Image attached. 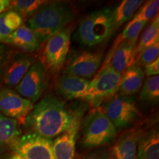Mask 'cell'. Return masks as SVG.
<instances>
[{"mask_svg": "<svg viewBox=\"0 0 159 159\" xmlns=\"http://www.w3.org/2000/svg\"><path fill=\"white\" fill-rule=\"evenodd\" d=\"M75 110H69L65 101L53 94L42 97L27 116L24 126L46 139L63 134L72 122Z\"/></svg>", "mask_w": 159, "mask_h": 159, "instance_id": "cell-1", "label": "cell"}, {"mask_svg": "<svg viewBox=\"0 0 159 159\" xmlns=\"http://www.w3.org/2000/svg\"><path fill=\"white\" fill-rule=\"evenodd\" d=\"M75 17L74 9L66 2H47L27 20V26L42 44L68 27Z\"/></svg>", "mask_w": 159, "mask_h": 159, "instance_id": "cell-2", "label": "cell"}, {"mask_svg": "<svg viewBox=\"0 0 159 159\" xmlns=\"http://www.w3.org/2000/svg\"><path fill=\"white\" fill-rule=\"evenodd\" d=\"M114 8L103 7L91 12L79 23L75 33V41L85 47H94L108 40L116 31Z\"/></svg>", "mask_w": 159, "mask_h": 159, "instance_id": "cell-3", "label": "cell"}, {"mask_svg": "<svg viewBox=\"0 0 159 159\" xmlns=\"http://www.w3.org/2000/svg\"><path fill=\"white\" fill-rule=\"evenodd\" d=\"M81 144L85 148H96L114 141L116 129L100 107L93 108L83 116L80 123Z\"/></svg>", "mask_w": 159, "mask_h": 159, "instance_id": "cell-4", "label": "cell"}, {"mask_svg": "<svg viewBox=\"0 0 159 159\" xmlns=\"http://www.w3.org/2000/svg\"><path fill=\"white\" fill-rule=\"evenodd\" d=\"M99 107L116 130L128 128L141 117L134 96H125L116 93L104 101Z\"/></svg>", "mask_w": 159, "mask_h": 159, "instance_id": "cell-5", "label": "cell"}, {"mask_svg": "<svg viewBox=\"0 0 159 159\" xmlns=\"http://www.w3.org/2000/svg\"><path fill=\"white\" fill-rule=\"evenodd\" d=\"M72 32V25H69L45 43L42 59L40 61L47 71L55 73L63 68L69 51Z\"/></svg>", "mask_w": 159, "mask_h": 159, "instance_id": "cell-6", "label": "cell"}, {"mask_svg": "<svg viewBox=\"0 0 159 159\" xmlns=\"http://www.w3.org/2000/svg\"><path fill=\"white\" fill-rule=\"evenodd\" d=\"M121 76L108 66L102 67L90 81L89 89L83 100L99 107L104 101L116 94Z\"/></svg>", "mask_w": 159, "mask_h": 159, "instance_id": "cell-7", "label": "cell"}, {"mask_svg": "<svg viewBox=\"0 0 159 159\" xmlns=\"http://www.w3.org/2000/svg\"><path fill=\"white\" fill-rule=\"evenodd\" d=\"M48 82L47 68L40 60H36L14 90L34 104L41 99L48 86Z\"/></svg>", "mask_w": 159, "mask_h": 159, "instance_id": "cell-8", "label": "cell"}, {"mask_svg": "<svg viewBox=\"0 0 159 159\" xmlns=\"http://www.w3.org/2000/svg\"><path fill=\"white\" fill-rule=\"evenodd\" d=\"M36 60L33 53L11 49L4 65L0 86L14 89Z\"/></svg>", "mask_w": 159, "mask_h": 159, "instance_id": "cell-9", "label": "cell"}, {"mask_svg": "<svg viewBox=\"0 0 159 159\" xmlns=\"http://www.w3.org/2000/svg\"><path fill=\"white\" fill-rule=\"evenodd\" d=\"M86 107L80 105L75 108V115L72 122L63 134L52 141V149L55 159H75L76 142L79 136L81 119Z\"/></svg>", "mask_w": 159, "mask_h": 159, "instance_id": "cell-10", "label": "cell"}, {"mask_svg": "<svg viewBox=\"0 0 159 159\" xmlns=\"http://www.w3.org/2000/svg\"><path fill=\"white\" fill-rule=\"evenodd\" d=\"M12 150L25 159H55L52 140L34 133L21 135Z\"/></svg>", "mask_w": 159, "mask_h": 159, "instance_id": "cell-11", "label": "cell"}, {"mask_svg": "<svg viewBox=\"0 0 159 159\" xmlns=\"http://www.w3.org/2000/svg\"><path fill=\"white\" fill-rule=\"evenodd\" d=\"M33 106L34 104L19 95L14 89L0 86V113L5 116L15 119L20 125H24Z\"/></svg>", "mask_w": 159, "mask_h": 159, "instance_id": "cell-12", "label": "cell"}, {"mask_svg": "<svg viewBox=\"0 0 159 159\" xmlns=\"http://www.w3.org/2000/svg\"><path fill=\"white\" fill-rule=\"evenodd\" d=\"M102 52L84 51L71 57L63 71V75H71L91 80L102 63Z\"/></svg>", "mask_w": 159, "mask_h": 159, "instance_id": "cell-13", "label": "cell"}, {"mask_svg": "<svg viewBox=\"0 0 159 159\" xmlns=\"http://www.w3.org/2000/svg\"><path fill=\"white\" fill-rule=\"evenodd\" d=\"M136 45L128 41H122L113 46L102 67L108 66L122 75L136 62Z\"/></svg>", "mask_w": 159, "mask_h": 159, "instance_id": "cell-14", "label": "cell"}, {"mask_svg": "<svg viewBox=\"0 0 159 159\" xmlns=\"http://www.w3.org/2000/svg\"><path fill=\"white\" fill-rule=\"evenodd\" d=\"M90 81L71 75H62L56 83L57 94L68 100H83L88 91Z\"/></svg>", "mask_w": 159, "mask_h": 159, "instance_id": "cell-15", "label": "cell"}, {"mask_svg": "<svg viewBox=\"0 0 159 159\" xmlns=\"http://www.w3.org/2000/svg\"><path fill=\"white\" fill-rule=\"evenodd\" d=\"M2 44L12 46L25 53H33L41 46L34 33L24 24L6 38Z\"/></svg>", "mask_w": 159, "mask_h": 159, "instance_id": "cell-16", "label": "cell"}, {"mask_svg": "<svg viewBox=\"0 0 159 159\" xmlns=\"http://www.w3.org/2000/svg\"><path fill=\"white\" fill-rule=\"evenodd\" d=\"M142 131L132 129L119 137L111 151L113 159H136L137 146Z\"/></svg>", "mask_w": 159, "mask_h": 159, "instance_id": "cell-17", "label": "cell"}, {"mask_svg": "<svg viewBox=\"0 0 159 159\" xmlns=\"http://www.w3.org/2000/svg\"><path fill=\"white\" fill-rule=\"evenodd\" d=\"M144 71L135 63L121 76L116 93L125 96H134L140 91L144 82Z\"/></svg>", "mask_w": 159, "mask_h": 159, "instance_id": "cell-18", "label": "cell"}, {"mask_svg": "<svg viewBox=\"0 0 159 159\" xmlns=\"http://www.w3.org/2000/svg\"><path fill=\"white\" fill-rule=\"evenodd\" d=\"M21 135L19 123L0 113V154L8 149L12 150Z\"/></svg>", "mask_w": 159, "mask_h": 159, "instance_id": "cell-19", "label": "cell"}, {"mask_svg": "<svg viewBox=\"0 0 159 159\" xmlns=\"http://www.w3.org/2000/svg\"><path fill=\"white\" fill-rule=\"evenodd\" d=\"M136 159H159V134L156 129L143 134L139 139Z\"/></svg>", "mask_w": 159, "mask_h": 159, "instance_id": "cell-20", "label": "cell"}, {"mask_svg": "<svg viewBox=\"0 0 159 159\" xmlns=\"http://www.w3.org/2000/svg\"><path fill=\"white\" fill-rule=\"evenodd\" d=\"M144 2L142 0H124L114 9V21L116 30L132 19L135 12Z\"/></svg>", "mask_w": 159, "mask_h": 159, "instance_id": "cell-21", "label": "cell"}, {"mask_svg": "<svg viewBox=\"0 0 159 159\" xmlns=\"http://www.w3.org/2000/svg\"><path fill=\"white\" fill-rule=\"evenodd\" d=\"M159 43V16H155L150 25L145 29L136 47V59L148 47Z\"/></svg>", "mask_w": 159, "mask_h": 159, "instance_id": "cell-22", "label": "cell"}, {"mask_svg": "<svg viewBox=\"0 0 159 159\" xmlns=\"http://www.w3.org/2000/svg\"><path fill=\"white\" fill-rule=\"evenodd\" d=\"M24 19L18 13L7 11L0 14V43L13 31L23 25Z\"/></svg>", "mask_w": 159, "mask_h": 159, "instance_id": "cell-23", "label": "cell"}, {"mask_svg": "<svg viewBox=\"0 0 159 159\" xmlns=\"http://www.w3.org/2000/svg\"><path fill=\"white\" fill-rule=\"evenodd\" d=\"M47 1L42 0H14L10 1L7 11L15 12L23 19H29Z\"/></svg>", "mask_w": 159, "mask_h": 159, "instance_id": "cell-24", "label": "cell"}, {"mask_svg": "<svg viewBox=\"0 0 159 159\" xmlns=\"http://www.w3.org/2000/svg\"><path fill=\"white\" fill-rule=\"evenodd\" d=\"M139 99L148 104H157L159 99V76L148 77L143 83Z\"/></svg>", "mask_w": 159, "mask_h": 159, "instance_id": "cell-25", "label": "cell"}, {"mask_svg": "<svg viewBox=\"0 0 159 159\" xmlns=\"http://www.w3.org/2000/svg\"><path fill=\"white\" fill-rule=\"evenodd\" d=\"M147 21H130L128 24V25L125 27L122 34L119 35L116 41H115L114 45L118 44V43L122 42V41H128L135 45H137L139 35H140L141 32L145 27Z\"/></svg>", "mask_w": 159, "mask_h": 159, "instance_id": "cell-26", "label": "cell"}, {"mask_svg": "<svg viewBox=\"0 0 159 159\" xmlns=\"http://www.w3.org/2000/svg\"><path fill=\"white\" fill-rule=\"evenodd\" d=\"M159 8L158 0L149 1L141 8L133 18L131 21H148L156 16Z\"/></svg>", "mask_w": 159, "mask_h": 159, "instance_id": "cell-27", "label": "cell"}, {"mask_svg": "<svg viewBox=\"0 0 159 159\" xmlns=\"http://www.w3.org/2000/svg\"><path fill=\"white\" fill-rule=\"evenodd\" d=\"M159 55V43H156L151 47L146 49L136 59V63L139 66H145L152 61L158 58Z\"/></svg>", "mask_w": 159, "mask_h": 159, "instance_id": "cell-28", "label": "cell"}, {"mask_svg": "<svg viewBox=\"0 0 159 159\" xmlns=\"http://www.w3.org/2000/svg\"><path fill=\"white\" fill-rule=\"evenodd\" d=\"M75 159H113L111 152L108 150H99L91 151L85 153L77 155Z\"/></svg>", "mask_w": 159, "mask_h": 159, "instance_id": "cell-29", "label": "cell"}, {"mask_svg": "<svg viewBox=\"0 0 159 159\" xmlns=\"http://www.w3.org/2000/svg\"><path fill=\"white\" fill-rule=\"evenodd\" d=\"M144 75L148 77L158 76L159 75V58L144 66Z\"/></svg>", "mask_w": 159, "mask_h": 159, "instance_id": "cell-30", "label": "cell"}, {"mask_svg": "<svg viewBox=\"0 0 159 159\" xmlns=\"http://www.w3.org/2000/svg\"><path fill=\"white\" fill-rule=\"evenodd\" d=\"M11 49L9 48L8 46L5 44H0V80H1L6 58H7Z\"/></svg>", "mask_w": 159, "mask_h": 159, "instance_id": "cell-31", "label": "cell"}, {"mask_svg": "<svg viewBox=\"0 0 159 159\" xmlns=\"http://www.w3.org/2000/svg\"><path fill=\"white\" fill-rule=\"evenodd\" d=\"M10 5L8 0H0V14L7 11Z\"/></svg>", "mask_w": 159, "mask_h": 159, "instance_id": "cell-32", "label": "cell"}, {"mask_svg": "<svg viewBox=\"0 0 159 159\" xmlns=\"http://www.w3.org/2000/svg\"><path fill=\"white\" fill-rule=\"evenodd\" d=\"M8 159H25V158H24L23 157L20 156V155H19V154H17V153H16V152H14V153L11 155V157H10V158H9Z\"/></svg>", "mask_w": 159, "mask_h": 159, "instance_id": "cell-33", "label": "cell"}]
</instances>
